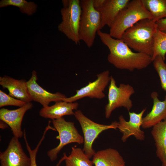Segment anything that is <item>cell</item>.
<instances>
[{"instance_id": "obj_23", "label": "cell", "mask_w": 166, "mask_h": 166, "mask_svg": "<svg viewBox=\"0 0 166 166\" xmlns=\"http://www.w3.org/2000/svg\"><path fill=\"white\" fill-rule=\"evenodd\" d=\"M53 129V127L50 125V124H48L47 126L45 128L43 135L41 139L37 145L36 147L34 149H32L30 146L26 138V130L25 129L23 131V137L25 143L26 144L27 149L29 153L30 157L31 160V166H37L36 163V156L37 153L39 149V147L41 145L42 142L44 140L47 133L49 130ZM67 156L65 153L63 154V156L59 160L58 163L56 166H59L62 162L65 160L67 158Z\"/></svg>"}, {"instance_id": "obj_7", "label": "cell", "mask_w": 166, "mask_h": 166, "mask_svg": "<svg viewBox=\"0 0 166 166\" xmlns=\"http://www.w3.org/2000/svg\"><path fill=\"white\" fill-rule=\"evenodd\" d=\"M116 81L113 76L109 87L108 103L105 108V115L106 118H109L112 112L117 108L123 107L128 111L132 106V102L130 97L135 93L133 87L128 84L121 83L117 87Z\"/></svg>"}, {"instance_id": "obj_10", "label": "cell", "mask_w": 166, "mask_h": 166, "mask_svg": "<svg viewBox=\"0 0 166 166\" xmlns=\"http://www.w3.org/2000/svg\"><path fill=\"white\" fill-rule=\"evenodd\" d=\"M1 166H31V160L23 150L18 138L14 136L6 149L0 152Z\"/></svg>"}, {"instance_id": "obj_28", "label": "cell", "mask_w": 166, "mask_h": 166, "mask_svg": "<svg viewBox=\"0 0 166 166\" xmlns=\"http://www.w3.org/2000/svg\"><path fill=\"white\" fill-rule=\"evenodd\" d=\"M105 0H93L94 8L97 10L102 6Z\"/></svg>"}, {"instance_id": "obj_25", "label": "cell", "mask_w": 166, "mask_h": 166, "mask_svg": "<svg viewBox=\"0 0 166 166\" xmlns=\"http://www.w3.org/2000/svg\"><path fill=\"white\" fill-rule=\"evenodd\" d=\"M160 56L156 57L152 61L154 69L159 77L162 88L166 93V63ZM166 98V95L165 97Z\"/></svg>"}, {"instance_id": "obj_1", "label": "cell", "mask_w": 166, "mask_h": 166, "mask_svg": "<svg viewBox=\"0 0 166 166\" xmlns=\"http://www.w3.org/2000/svg\"><path fill=\"white\" fill-rule=\"evenodd\" d=\"M97 34L109 50L108 61L117 68L130 71L141 70L147 68L152 62L151 56L133 52L121 39L113 38L100 30Z\"/></svg>"}, {"instance_id": "obj_4", "label": "cell", "mask_w": 166, "mask_h": 166, "mask_svg": "<svg viewBox=\"0 0 166 166\" xmlns=\"http://www.w3.org/2000/svg\"><path fill=\"white\" fill-rule=\"evenodd\" d=\"M80 2L82 10L79 38L90 48L93 45L98 31L101 29V15L93 6V0H82Z\"/></svg>"}, {"instance_id": "obj_17", "label": "cell", "mask_w": 166, "mask_h": 166, "mask_svg": "<svg viewBox=\"0 0 166 166\" xmlns=\"http://www.w3.org/2000/svg\"><path fill=\"white\" fill-rule=\"evenodd\" d=\"M130 1L105 0L102 6L97 10L101 15V29L106 25L110 28L119 12Z\"/></svg>"}, {"instance_id": "obj_3", "label": "cell", "mask_w": 166, "mask_h": 166, "mask_svg": "<svg viewBox=\"0 0 166 166\" xmlns=\"http://www.w3.org/2000/svg\"><path fill=\"white\" fill-rule=\"evenodd\" d=\"M147 19H152V17L142 0L130 1L115 18L109 34L113 38L121 39L126 30L139 21Z\"/></svg>"}, {"instance_id": "obj_2", "label": "cell", "mask_w": 166, "mask_h": 166, "mask_svg": "<svg viewBox=\"0 0 166 166\" xmlns=\"http://www.w3.org/2000/svg\"><path fill=\"white\" fill-rule=\"evenodd\" d=\"M157 29L156 22L152 19L142 20L126 30L121 39L130 49L152 57L154 36Z\"/></svg>"}, {"instance_id": "obj_16", "label": "cell", "mask_w": 166, "mask_h": 166, "mask_svg": "<svg viewBox=\"0 0 166 166\" xmlns=\"http://www.w3.org/2000/svg\"><path fill=\"white\" fill-rule=\"evenodd\" d=\"M79 104L63 101L55 102L53 105L43 107L40 110V116L44 118L57 119L66 115H74L73 110H77Z\"/></svg>"}, {"instance_id": "obj_26", "label": "cell", "mask_w": 166, "mask_h": 166, "mask_svg": "<svg viewBox=\"0 0 166 166\" xmlns=\"http://www.w3.org/2000/svg\"><path fill=\"white\" fill-rule=\"evenodd\" d=\"M26 103L15 98L0 90V107L6 106H14L21 107Z\"/></svg>"}, {"instance_id": "obj_6", "label": "cell", "mask_w": 166, "mask_h": 166, "mask_svg": "<svg viewBox=\"0 0 166 166\" xmlns=\"http://www.w3.org/2000/svg\"><path fill=\"white\" fill-rule=\"evenodd\" d=\"M74 115L80 124L83 134L84 145L83 150L90 159L96 152L92 147L94 140L103 131L109 129L117 128L118 122L115 121L110 125L98 124L89 119L79 110L74 112Z\"/></svg>"}, {"instance_id": "obj_19", "label": "cell", "mask_w": 166, "mask_h": 166, "mask_svg": "<svg viewBox=\"0 0 166 166\" xmlns=\"http://www.w3.org/2000/svg\"><path fill=\"white\" fill-rule=\"evenodd\" d=\"M151 134L155 141L157 156L162 166H166V119L152 127Z\"/></svg>"}, {"instance_id": "obj_22", "label": "cell", "mask_w": 166, "mask_h": 166, "mask_svg": "<svg viewBox=\"0 0 166 166\" xmlns=\"http://www.w3.org/2000/svg\"><path fill=\"white\" fill-rule=\"evenodd\" d=\"M8 6H17L22 13L28 15H32L36 11L37 6L34 2L24 0H2L0 2V8Z\"/></svg>"}, {"instance_id": "obj_15", "label": "cell", "mask_w": 166, "mask_h": 166, "mask_svg": "<svg viewBox=\"0 0 166 166\" xmlns=\"http://www.w3.org/2000/svg\"><path fill=\"white\" fill-rule=\"evenodd\" d=\"M151 96L153 105L150 112L143 118L141 127L144 129L152 127L166 119V98L160 101L158 93L155 91L152 93Z\"/></svg>"}, {"instance_id": "obj_9", "label": "cell", "mask_w": 166, "mask_h": 166, "mask_svg": "<svg viewBox=\"0 0 166 166\" xmlns=\"http://www.w3.org/2000/svg\"><path fill=\"white\" fill-rule=\"evenodd\" d=\"M109 74L108 70L98 74L94 81L89 82L85 86L77 90L75 94L64 98L63 101L73 102L85 97L99 99L103 98L105 96L104 91L111 80V76Z\"/></svg>"}, {"instance_id": "obj_11", "label": "cell", "mask_w": 166, "mask_h": 166, "mask_svg": "<svg viewBox=\"0 0 166 166\" xmlns=\"http://www.w3.org/2000/svg\"><path fill=\"white\" fill-rule=\"evenodd\" d=\"M146 110L143 109L139 113L129 111V119L127 121L123 115L118 118V128L122 134L121 140L125 142L130 136H133L137 140L142 141L145 138L144 132L140 128L142 124L143 116Z\"/></svg>"}, {"instance_id": "obj_29", "label": "cell", "mask_w": 166, "mask_h": 166, "mask_svg": "<svg viewBox=\"0 0 166 166\" xmlns=\"http://www.w3.org/2000/svg\"><path fill=\"white\" fill-rule=\"evenodd\" d=\"M8 126L7 124L2 121L0 120V127L2 129H5Z\"/></svg>"}, {"instance_id": "obj_12", "label": "cell", "mask_w": 166, "mask_h": 166, "mask_svg": "<svg viewBox=\"0 0 166 166\" xmlns=\"http://www.w3.org/2000/svg\"><path fill=\"white\" fill-rule=\"evenodd\" d=\"M37 73L33 70L30 79L26 82L29 93L32 100L40 103L43 107L49 106L52 102H55L63 101L67 97L60 92H49L40 86L37 83Z\"/></svg>"}, {"instance_id": "obj_27", "label": "cell", "mask_w": 166, "mask_h": 166, "mask_svg": "<svg viewBox=\"0 0 166 166\" xmlns=\"http://www.w3.org/2000/svg\"><path fill=\"white\" fill-rule=\"evenodd\" d=\"M156 23L158 29L162 32L166 33V18L160 20Z\"/></svg>"}, {"instance_id": "obj_14", "label": "cell", "mask_w": 166, "mask_h": 166, "mask_svg": "<svg viewBox=\"0 0 166 166\" xmlns=\"http://www.w3.org/2000/svg\"><path fill=\"white\" fill-rule=\"evenodd\" d=\"M26 82L25 79H16L6 75L0 77V85L3 89H8L9 95L26 103L33 101L28 91Z\"/></svg>"}, {"instance_id": "obj_5", "label": "cell", "mask_w": 166, "mask_h": 166, "mask_svg": "<svg viewBox=\"0 0 166 166\" xmlns=\"http://www.w3.org/2000/svg\"><path fill=\"white\" fill-rule=\"evenodd\" d=\"M63 7L61 10L62 21L58 26L63 33L76 44L80 42L79 29L81 7L79 0L62 1Z\"/></svg>"}, {"instance_id": "obj_8", "label": "cell", "mask_w": 166, "mask_h": 166, "mask_svg": "<svg viewBox=\"0 0 166 166\" xmlns=\"http://www.w3.org/2000/svg\"><path fill=\"white\" fill-rule=\"evenodd\" d=\"M52 123L53 128L58 133L56 139L60 140L56 147L47 152L50 160L53 161L57 159L58 153L65 146L73 143L82 144L84 143V139L75 127L74 122L66 121L62 117L52 120Z\"/></svg>"}, {"instance_id": "obj_20", "label": "cell", "mask_w": 166, "mask_h": 166, "mask_svg": "<svg viewBox=\"0 0 166 166\" xmlns=\"http://www.w3.org/2000/svg\"><path fill=\"white\" fill-rule=\"evenodd\" d=\"M146 9L152 14V20L156 22L166 18V0H142Z\"/></svg>"}, {"instance_id": "obj_21", "label": "cell", "mask_w": 166, "mask_h": 166, "mask_svg": "<svg viewBox=\"0 0 166 166\" xmlns=\"http://www.w3.org/2000/svg\"><path fill=\"white\" fill-rule=\"evenodd\" d=\"M79 148L72 147L71 152L65 160V166H93L92 160Z\"/></svg>"}, {"instance_id": "obj_18", "label": "cell", "mask_w": 166, "mask_h": 166, "mask_svg": "<svg viewBox=\"0 0 166 166\" xmlns=\"http://www.w3.org/2000/svg\"><path fill=\"white\" fill-rule=\"evenodd\" d=\"M92 161L95 166H126L124 160L118 151L111 148L96 152Z\"/></svg>"}, {"instance_id": "obj_13", "label": "cell", "mask_w": 166, "mask_h": 166, "mask_svg": "<svg viewBox=\"0 0 166 166\" xmlns=\"http://www.w3.org/2000/svg\"><path fill=\"white\" fill-rule=\"evenodd\" d=\"M33 107V104L30 102L15 109L2 108L0 110V120L9 126L14 136L18 138H22L23 136L21 127L23 117L26 113Z\"/></svg>"}, {"instance_id": "obj_24", "label": "cell", "mask_w": 166, "mask_h": 166, "mask_svg": "<svg viewBox=\"0 0 166 166\" xmlns=\"http://www.w3.org/2000/svg\"><path fill=\"white\" fill-rule=\"evenodd\" d=\"M166 54V33L157 29L154 36L153 52L152 56V62L158 56H161L165 61Z\"/></svg>"}]
</instances>
